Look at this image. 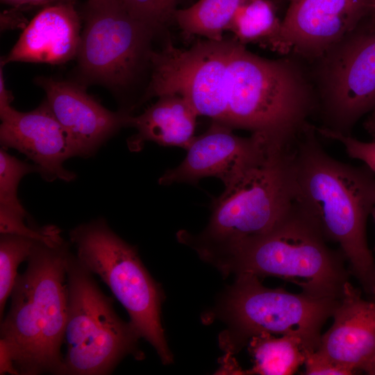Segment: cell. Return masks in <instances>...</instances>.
<instances>
[{
    "mask_svg": "<svg viewBox=\"0 0 375 375\" xmlns=\"http://www.w3.org/2000/svg\"><path fill=\"white\" fill-rule=\"evenodd\" d=\"M317 134L309 123L287 147L291 205L326 241L339 244L353 275L372 294L375 263L366 224L375 203L374 173L331 157Z\"/></svg>",
    "mask_w": 375,
    "mask_h": 375,
    "instance_id": "obj_1",
    "label": "cell"
},
{
    "mask_svg": "<svg viewBox=\"0 0 375 375\" xmlns=\"http://www.w3.org/2000/svg\"><path fill=\"white\" fill-rule=\"evenodd\" d=\"M71 252L58 229L49 238L35 241L26 270L16 277L10 310L1 321L0 344L18 375H62Z\"/></svg>",
    "mask_w": 375,
    "mask_h": 375,
    "instance_id": "obj_2",
    "label": "cell"
},
{
    "mask_svg": "<svg viewBox=\"0 0 375 375\" xmlns=\"http://www.w3.org/2000/svg\"><path fill=\"white\" fill-rule=\"evenodd\" d=\"M316 107V93L297 62L260 57L236 41L228 65L225 124L287 146Z\"/></svg>",
    "mask_w": 375,
    "mask_h": 375,
    "instance_id": "obj_3",
    "label": "cell"
},
{
    "mask_svg": "<svg viewBox=\"0 0 375 375\" xmlns=\"http://www.w3.org/2000/svg\"><path fill=\"white\" fill-rule=\"evenodd\" d=\"M287 147L271 145L259 161L225 185L213 200L203 231H181L177 233L179 242L222 273L243 244L270 231L292 206Z\"/></svg>",
    "mask_w": 375,
    "mask_h": 375,
    "instance_id": "obj_4",
    "label": "cell"
},
{
    "mask_svg": "<svg viewBox=\"0 0 375 375\" xmlns=\"http://www.w3.org/2000/svg\"><path fill=\"white\" fill-rule=\"evenodd\" d=\"M326 242L292 206L270 231L243 244L222 274L276 277L297 285L301 292L312 297L339 300L348 281L344 255L329 248Z\"/></svg>",
    "mask_w": 375,
    "mask_h": 375,
    "instance_id": "obj_5",
    "label": "cell"
},
{
    "mask_svg": "<svg viewBox=\"0 0 375 375\" xmlns=\"http://www.w3.org/2000/svg\"><path fill=\"white\" fill-rule=\"evenodd\" d=\"M339 301L269 288L257 276L238 274L214 310L226 324L219 338L222 360L232 358L251 338L262 333L296 335L308 350H317L322 327Z\"/></svg>",
    "mask_w": 375,
    "mask_h": 375,
    "instance_id": "obj_6",
    "label": "cell"
},
{
    "mask_svg": "<svg viewBox=\"0 0 375 375\" xmlns=\"http://www.w3.org/2000/svg\"><path fill=\"white\" fill-rule=\"evenodd\" d=\"M69 235L80 262L108 286L140 338L151 344L164 365L171 363L161 323L163 293L135 247L117 235L103 217L78 225Z\"/></svg>",
    "mask_w": 375,
    "mask_h": 375,
    "instance_id": "obj_7",
    "label": "cell"
},
{
    "mask_svg": "<svg viewBox=\"0 0 375 375\" xmlns=\"http://www.w3.org/2000/svg\"><path fill=\"white\" fill-rule=\"evenodd\" d=\"M67 317L62 375H108L127 356L142 360L140 338L116 313L112 299L70 253L67 267Z\"/></svg>",
    "mask_w": 375,
    "mask_h": 375,
    "instance_id": "obj_8",
    "label": "cell"
},
{
    "mask_svg": "<svg viewBox=\"0 0 375 375\" xmlns=\"http://www.w3.org/2000/svg\"><path fill=\"white\" fill-rule=\"evenodd\" d=\"M81 17L78 83L85 87L99 84L117 92L124 90L145 64L150 65L155 33L122 0H87Z\"/></svg>",
    "mask_w": 375,
    "mask_h": 375,
    "instance_id": "obj_9",
    "label": "cell"
},
{
    "mask_svg": "<svg viewBox=\"0 0 375 375\" xmlns=\"http://www.w3.org/2000/svg\"><path fill=\"white\" fill-rule=\"evenodd\" d=\"M317 60L321 127L350 135L358 120L375 106V15Z\"/></svg>",
    "mask_w": 375,
    "mask_h": 375,
    "instance_id": "obj_10",
    "label": "cell"
},
{
    "mask_svg": "<svg viewBox=\"0 0 375 375\" xmlns=\"http://www.w3.org/2000/svg\"><path fill=\"white\" fill-rule=\"evenodd\" d=\"M236 40H203L187 49L167 44L150 57L151 78L144 99L176 94L198 115L224 124L227 72Z\"/></svg>",
    "mask_w": 375,
    "mask_h": 375,
    "instance_id": "obj_11",
    "label": "cell"
},
{
    "mask_svg": "<svg viewBox=\"0 0 375 375\" xmlns=\"http://www.w3.org/2000/svg\"><path fill=\"white\" fill-rule=\"evenodd\" d=\"M288 6L272 50L317 59L375 15V0H286Z\"/></svg>",
    "mask_w": 375,
    "mask_h": 375,
    "instance_id": "obj_12",
    "label": "cell"
},
{
    "mask_svg": "<svg viewBox=\"0 0 375 375\" xmlns=\"http://www.w3.org/2000/svg\"><path fill=\"white\" fill-rule=\"evenodd\" d=\"M272 143L256 134L238 136L226 124L212 121L204 133L195 136L181 164L167 170L158 183L163 185L195 184L201 178L212 176L226 185L259 161Z\"/></svg>",
    "mask_w": 375,
    "mask_h": 375,
    "instance_id": "obj_13",
    "label": "cell"
},
{
    "mask_svg": "<svg viewBox=\"0 0 375 375\" xmlns=\"http://www.w3.org/2000/svg\"><path fill=\"white\" fill-rule=\"evenodd\" d=\"M35 82L45 92L46 100L67 133L76 156H92L122 127L128 126V112L108 110L76 81L38 76Z\"/></svg>",
    "mask_w": 375,
    "mask_h": 375,
    "instance_id": "obj_14",
    "label": "cell"
},
{
    "mask_svg": "<svg viewBox=\"0 0 375 375\" xmlns=\"http://www.w3.org/2000/svg\"><path fill=\"white\" fill-rule=\"evenodd\" d=\"M1 120V148L14 149L25 155L47 182H71L76 178V174L63 166L65 160L76 156L74 148L46 99L31 111L14 109Z\"/></svg>",
    "mask_w": 375,
    "mask_h": 375,
    "instance_id": "obj_15",
    "label": "cell"
},
{
    "mask_svg": "<svg viewBox=\"0 0 375 375\" xmlns=\"http://www.w3.org/2000/svg\"><path fill=\"white\" fill-rule=\"evenodd\" d=\"M332 317L317 350L353 373L367 372L375 361V301L363 299L347 281Z\"/></svg>",
    "mask_w": 375,
    "mask_h": 375,
    "instance_id": "obj_16",
    "label": "cell"
},
{
    "mask_svg": "<svg viewBox=\"0 0 375 375\" xmlns=\"http://www.w3.org/2000/svg\"><path fill=\"white\" fill-rule=\"evenodd\" d=\"M72 1L45 6L25 27L9 53L11 62L59 65L76 58L81 37V17Z\"/></svg>",
    "mask_w": 375,
    "mask_h": 375,
    "instance_id": "obj_17",
    "label": "cell"
},
{
    "mask_svg": "<svg viewBox=\"0 0 375 375\" xmlns=\"http://www.w3.org/2000/svg\"><path fill=\"white\" fill-rule=\"evenodd\" d=\"M198 114L183 97L176 94L160 96L139 115H130L128 126L137 133L127 140L130 151L141 150L145 142L185 150L194 140Z\"/></svg>",
    "mask_w": 375,
    "mask_h": 375,
    "instance_id": "obj_18",
    "label": "cell"
},
{
    "mask_svg": "<svg viewBox=\"0 0 375 375\" xmlns=\"http://www.w3.org/2000/svg\"><path fill=\"white\" fill-rule=\"evenodd\" d=\"M247 344L253 365L244 374H293L303 365L308 350L300 338L292 335L262 333L251 338Z\"/></svg>",
    "mask_w": 375,
    "mask_h": 375,
    "instance_id": "obj_19",
    "label": "cell"
},
{
    "mask_svg": "<svg viewBox=\"0 0 375 375\" xmlns=\"http://www.w3.org/2000/svg\"><path fill=\"white\" fill-rule=\"evenodd\" d=\"M242 0H199L190 7L177 9L174 19L188 35L210 40H223L229 31Z\"/></svg>",
    "mask_w": 375,
    "mask_h": 375,
    "instance_id": "obj_20",
    "label": "cell"
},
{
    "mask_svg": "<svg viewBox=\"0 0 375 375\" xmlns=\"http://www.w3.org/2000/svg\"><path fill=\"white\" fill-rule=\"evenodd\" d=\"M276 10L272 0H242L229 29L233 39L242 44L258 43L271 49L281 26Z\"/></svg>",
    "mask_w": 375,
    "mask_h": 375,
    "instance_id": "obj_21",
    "label": "cell"
},
{
    "mask_svg": "<svg viewBox=\"0 0 375 375\" xmlns=\"http://www.w3.org/2000/svg\"><path fill=\"white\" fill-rule=\"evenodd\" d=\"M36 240L8 233L0 235V318L12 292L17 267L29 257Z\"/></svg>",
    "mask_w": 375,
    "mask_h": 375,
    "instance_id": "obj_22",
    "label": "cell"
},
{
    "mask_svg": "<svg viewBox=\"0 0 375 375\" xmlns=\"http://www.w3.org/2000/svg\"><path fill=\"white\" fill-rule=\"evenodd\" d=\"M39 172L35 164L19 160L1 148L0 206L27 217V212L17 197V188L24 176L33 172L39 174Z\"/></svg>",
    "mask_w": 375,
    "mask_h": 375,
    "instance_id": "obj_23",
    "label": "cell"
},
{
    "mask_svg": "<svg viewBox=\"0 0 375 375\" xmlns=\"http://www.w3.org/2000/svg\"><path fill=\"white\" fill-rule=\"evenodd\" d=\"M178 0H122L126 9L154 33L174 19Z\"/></svg>",
    "mask_w": 375,
    "mask_h": 375,
    "instance_id": "obj_24",
    "label": "cell"
},
{
    "mask_svg": "<svg viewBox=\"0 0 375 375\" xmlns=\"http://www.w3.org/2000/svg\"><path fill=\"white\" fill-rule=\"evenodd\" d=\"M317 133L326 138L335 140L343 145L347 155L362 161L375 174V140L363 142L323 127H316Z\"/></svg>",
    "mask_w": 375,
    "mask_h": 375,
    "instance_id": "obj_25",
    "label": "cell"
},
{
    "mask_svg": "<svg viewBox=\"0 0 375 375\" xmlns=\"http://www.w3.org/2000/svg\"><path fill=\"white\" fill-rule=\"evenodd\" d=\"M26 217L15 211L0 206V233L14 234L38 240L49 238L59 228L47 225L41 228L26 226Z\"/></svg>",
    "mask_w": 375,
    "mask_h": 375,
    "instance_id": "obj_26",
    "label": "cell"
},
{
    "mask_svg": "<svg viewBox=\"0 0 375 375\" xmlns=\"http://www.w3.org/2000/svg\"><path fill=\"white\" fill-rule=\"evenodd\" d=\"M307 375H351L354 373L340 365L318 350H307L303 362Z\"/></svg>",
    "mask_w": 375,
    "mask_h": 375,
    "instance_id": "obj_27",
    "label": "cell"
},
{
    "mask_svg": "<svg viewBox=\"0 0 375 375\" xmlns=\"http://www.w3.org/2000/svg\"><path fill=\"white\" fill-rule=\"evenodd\" d=\"M3 64L0 62V118L1 119L10 114L15 108L11 106V103L13 101L12 92L9 91L6 85Z\"/></svg>",
    "mask_w": 375,
    "mask_h": 375,
    "instance_id": "obj_28",
    "label": "cell"
},
{
    "mask_svg": "<svg viewBox=\"0 0 375 375\" xmlns=\"http://www.w3.org/2000/svg\"><path fill=\"white\" fill-rule=\"evenodd\" d=\"M2 3L15 7L48 6L62 0H1Z\"/></svg>",
    "mask_w": 375,
    "mask_h": 375,
    "instance_id": "obj_29",
    "label": "cell"
},
{
    "mask_svg": "<svg viewBox=\"0 0 375 375\" xmlns=\"http://www.w3.org/2000/svg\"><path fill=\"white\" fill-rule=\"evenodd\" d=\"M364 127L367 132L375 140V106L370 111L369 116L364 122Z\"/></svg>",
    "mask_w": 375,
    "mask_h": 375,
    "instance_id": "obj_30",
    "label": "cell"
},
{
    "mask_svg": "<svg viewBox=\"0 0 375 375\" xmlns=\"http://www.w3.org/2000/svg\"><path fill=\"white\" fill-rule=\"evenodd\" d=\"M371 215L372 216L374 223H375V203L373 207ZM372 295L375 297V267H374V279H373V285H372Z\"/></svg>",
    "mask_w": 375,
    "mask_h": 375,
    "instance_id": "obj_31",
    "label": "cell"
},
{
    "mask_svg": "<svg viewBox=\"0 0 375 375\" xmlns=\"http://www.w3.org/2000/svg\"><path fill=\"white\" fill-rule=\"evenodd\" d=\"M369 375H375V361L366 372Z\"/></svg>",
    "mask_w": 375,
    "mask_h": 375,
    "instance_id": "obj_32",
    "label": "cell"
},
{
    "mask_svg": "<svg viewBox=\"0 0 375 375\" xmlns=\"http://www.w3.org/2000/svg\"><path fill=\"white\" fill-rule=\"evenodd\" d=\"M275 4L285 2L286 0H272Z\"/></svg>",
    "mask_w": 375,
    "mask_h": 375,
    "instance_id": "obj_33",
    "label": "cell"
},
{
    "mask_svg": "<svg viewBox=\"0 0 375 375\" xmlns=\"http://www.w3.org/2000/svg\"><path fill=\"white\" fill-rule=\"evenodd\" d=\"M75 0H62V1H72L74 2Z\"/></svg>",
    "mask_w": 375,
    "mask_h": 375,
    "instance_id": "obj_34",
    "label": "cell"
}]
</instances>
